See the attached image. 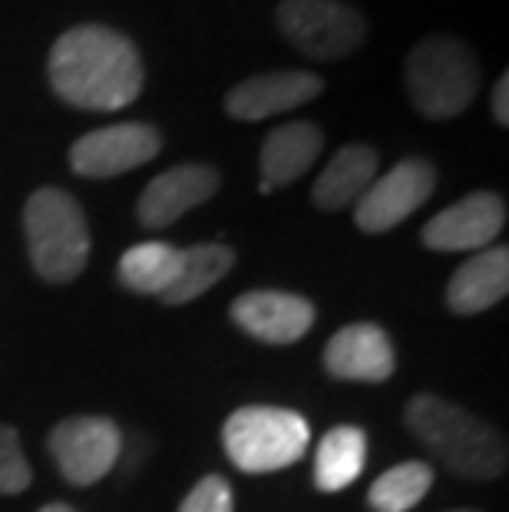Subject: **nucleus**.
<instances>
[{
	"label": "nucleus",
	"instance_id": "1",
	"mask_svg": "<svg viewBox=\"0 0 509 512\" xmlns=\"http://www.w3.org/2000/svg\"><path fill=\"white\" fill-rule=\"evenodd\" d=\"M47 76L63 103L86 113H116L139 100L146 67L126 34L103 24H80L50 47Z\"/></svg>",
	"mask_w": 509,
	"mask_h": 512
},
{
	"label": "nucleus",
	"instance_id": "2",
	"mask_svg": "<svg viewBox=\"0 0 509 512\" xmlns=\"http://www.w3.org/2000/svg\"><path fill=\"white\" fill-rule=\"evenodd\" d=\"M407 430L463 479H496L506 473V440L493 423L437 394H417L407 403Z\"/></svg>",
	"mask_w": 509,
	"mask_h": 512
},
{
	"label": "nucleus",
	"instance_id": "3",
	"mask_svg": "<svg viewBox=\"0 0 509 512\" xmlns=\"http://www.w3.org/2000/svg\"><path fill=\"white\" fill-rule=\"evenodd\" d=\"M407 96L427 119H457L480 90L476 53L453 34H430L407 53Z\"/></svg>",
	"mask_w": 509,
	"mask_h": 512
},
{
	"label": "nucleus",
	"instance_id": "4",
	"mask_svg": "<svg viewBox=\"0 0 509 512\" xmlns=\"http://www.w3.org/2000/svg\"><path fill=\"white\" fill-rule=\"evenodd\" d=\"M30 265L53 285L80 278L90 261V225L80 202L57 185H43L24 205Z\"/></svg>",
	"mask_w": 509,
	"mask_h": 512
},
{
	"label": "nucleus",
	"instance_id": "5",
	"mask_svg": "<svg viewBox=\"0 0 509 512\" xmlns=\"http://www.w3.org/2000/svg\"><path fill=\"white\" fill-rule=\"evenodd\" d=\"M311 427L288 407H242L222 427V446L242 473H278L308 453Z\"/></svg>",
	"mask_w": 509,
	"mask_h": 512
},
{
	"label": "nucleus",
	"instance_id": "6",
	"mask_svg": "<svg viewBox=\"0 0 509 512\" xmlns=\"http://www.w3.org/2000/svg\"><path fill=\"white\" fill-rule=\"evenodd\" d=\"M278 30L311 60H344L367 40V20L344 0H281Z\"/></svg>",
	"mask_w": 509,
	"mask_h": 512
},
{
	"label": "nucleus",
	"instance_id": "7",
	"mask_svg": "<svg viewBox=\"0 0 509 512\" xmlns=\"http://www.w3.org/2000/svg\"><path fill=\"white\" fill-rule=\"evenodd\" d=\"M47 446L63 479L86 489L113 473L123 456V433L106 417H70L53 427Z\"/></svg>",
	"mask_w": 509,
	"mask_h": 512
},
{
	"label": "nucleus",
	"instance_id": "8",
	"mask_svg": "<svg viewBox=\"0 0 509 512\" xmlns=\"http://www.w3.org/2000/svg\"><path fill=\"white\" fill-rule=\"evenodd\" d=\"M437 189V169L427 159H404L374 179L367 192L354 202V225L367 235L391 232L400 222H407L420 205Z\"/></svg>",
	"mask_w": 509,
	"mask_h": 512
},
{
	"label": "nucleus",
	"instance_id": "9",
	"mask_svg": "<svg viewBox=\"0 0 509 512\" xmlns=\"http://www.w3.org/2000/svg\"><path fill=\"white\" fill-rule=\"evenodd\" d=\"M162 136L146 123H116L93 129L70 146V169L83 179H113L153 162Z\"/></svg>",
	"mask_w": 509,
	"mask_h": 512
},
{
	"label": "nucleus",
	"instance_id": "10",
	"mask_svg": "<svg viewBox=\"0 0 509 512\" xmlns=\"http://www.w3.org/2000/svg\"><path fill=\"white\" fill-rule=\"evenodd\" d=\"M506 225V202L496 192H470L460 202L424 225V245L430 252H483L496 242Z\"/></svg>",
	"mask_w": 509,
	"mask_h": 512
},
{
	"label": "nucleus",
	"instance_id": "11",
	"mask_svg": "<svg viewBox=\"0 0 509 512\" xmlns=\"http://www.w3.org/2000/svg\"><path fill=\"white\" fill-rule=\"evenodd\" d=\"M222 176L219 169L205 166V162H186V166L166 169L162 176H156L139 195L136 205V219L143 228H169L172 222H179L182 215L199 209L202 202H209L219 192Z\"/></svg>",
	"mask_w": 509,
	"mask_h": 512
},
{
	"label": "nucleus",
	"instance_id": "12",
	"mask_svg": "<svg viewBox=\"0 0 509 512\" xmlns=\"http://www.w3.org/2000/svg\"><path fill=\"white\" fill-rule=\"evenodd\" d=\"M324 93V80L308 70H278V73H258L248 76L238 86H232L225 96V113L242 123H258V119L291 113L298 106L318 100Z\"/></svg>",
	"mask_w": 509,
	"mask_h": 512
},
{
	"label": "nucleus",
	"instance_id": "13",
	"mask_svg": "<svg viewBox=\"0 0 509 512\" xmlns=\"http://www.w3.org/2000/svg\"><path fill=\"white\" fill-rule=\"evenodd\" d=\"M232 321L255 341L295 344L314 324V304L291 291H245L232 301Z\"/></svg>",
	"mask_w": 509,
	"mask_h": 512
},
{
	"label": "nucleus",
	"instance_id": "14",
	"mask_svg": "<svg viewBox=\"0 0 509 512\" xmlns=\"http://www.w3.org/2000/svg\"><path fill=\"white\" fill-rule=\"evenodd\" d=\"M324 370L334 380H354V384H381L397 370L394 344L384 328L371 321H357L341 328L324 347Z\"/></svg>",
	"mask_w": 509,
	"mask_h": 512
},
{
	"label": "nucleus",
	"instance_id": "15",
	"mask_svg": "<svg viewBox=\"0 0 509 512\" xmlns=\"http://www.w3.org/2000/svg\"><path fill=\"white\" fill-rule=\"evenodd\" d=\"M324 149V133L314 123L305 119H295V123H285L272 129L262 143V192H275L281 185L298 182L305 172L314 166V159L321 156Z\"/></svg>",
	"mask_w": 509,
	"mask_h": 512
},
{
	"label": "nucleus",
	"instance_id": "16",
	"mask_svg": "<svg viewBox=\"0 0 509 512\" xmlns=\"http://www.w3.org/2000/svg\"><path fill=\"white\" fill-rule=\"evenodd\" d=\"M509 291V252L503 245L473 252L453 271L447 285V304L457 314H483L496 308Z\"/></svg>",
	"mask_w": 509,
	"mask_h": 512
},
{
	"label": "nucleus",
	"instance_id": "17",
	"mask_svg": "<svg viewBox=\"0 0 509 512\" xmlns=\"http://www.w3.org/2000/svg\"><path fill=\"white\" fill-rule=\"evenodd\" d=\"M377 166H381V156H377L374 146L351 143L338 149V156L328 162V169L314 182L311 189L314 205L324 212L348 209V205H354L367 192V185L377 179Z\"/></svg>",
	"mask_w": 509,
	"mask_h": 512
},
{
	"label": "nucleus",
	"instance_id": "18",
	"mask_svg": "<svg viewBox=\"0 0 509 512\" xmlns=\"http://www.w3.org/2000/svg\"><path fill=\"white\" fill-rule=\"evenodd\" d=\"M367 463V433L361 427H331L314 453V486L321 493H341L354 486Z\"/></svg>",
	"mask_w": 509,
	"mask_h": 512
},
{
	"label": "nucleus",
	"instance_id": "19",
	"mask_svg": "<svg viewBox=\"0 0 509 512\" xmlns=\"http://www.w3.org/2000/svg\"><path fill=\"white\" fill-rule=\"evenodd\" d=\"M182 268V248L169 242H139L126 248L119 258V281L136 294H156L162 298L172 281L179 278Z\"/></svg>",
	"mask_w": 509,
	"mask_h": 512
},
{
	"label": "nucleus",
	"instance_id": "20",
	"mask_svg": "<svg viewBox=\"0 0 509 512\" xmlns=\"http://www.w3.org/2000/svg\"><path fill=\"white\" fill-rule=\"evenodd\" d=\"M235 265V252L229 245H219V242H205V245H192V248H182V268H179V278L172 281V288L162 294V304H189L196 301L199 294H205L212 285L229 275Z\"/></svg>",
	"mask_w": 509,
	"mask_h": 512
},
{
	"label": "nucleus",
	"instance_id": "21",
	"mask_svg": "<svg viewBox=\"0 0 509 512\" xmlns=\"http://www.w3.org/2000/svg\"><path fill=\"white\" fill-rule=\"evenodd\" d=\"M433 486V466L424 460H407L381 473L367 489V506L374 512H410Z\"/></svg>",
	"mask_w": 509,
	"mask_h": 512
},
{
	"label": "nucleus",
	"instance_id": "22",
	"mask_svg": "<svg viewBox=\"0 0 509 512\" xmlns=\"http://www.w3.org/2000/svg\"><path fill=\"white\" fill-rule=\"evenodd\" d=\"M34 479L24 450H20V437L10 423H0V496L24 493Z\"/></svg>",
	"mask_w": 509,
	"mask_h": 512
},
{
	"label": "nucleus",
	"instance_id": "23",
	"mask_svg": "<svg viewBox=\"0 0 509 512\" xmlns=\"http://www.w3.org/2000/svg\"><path fill=\"white\" fill-rule=\"evenodd\" d=\"M179 512H235V493L225 476H202L189 496L182 499Z\"/></svg>",
	"mask_w": 509,
	"mask_h": 512
},
{
	"label": "nucleus",
	"instance_id": "24",
	"mask_svg": "<svg viewBox=\"0 0 509 512\" xmlns=\"http://www.w3.org/2000/svg\"><path fill=\"white\" fill-rule=\"evenodd\" d=\"M490 106H493V119H496V123L509 126V76L506 73L500 76V83H496Z\"/></svg>",
	"mask_w": 509,
	"mask_h": 512
},
{
	"label": "nucleus",
	"instance_id": "25",
	"mask_svg": "<svg viewBox=\"0 0 509 512\" xmlns=\"http://www.w3.org/2000/svg\"><path fill=\"white\" fill-rule=\"evenodd\" d=\"M37 512H73L67 503H50V506H43V509H37Z\"/></svg>",
	"mask_w": 509,
	"mask_h": 512
},
{
	"label": "nucleus",
	"instance_id": "26",
	"mask_svg": "<svg viewBox=\"0 0 509 512\" xmlns=\"http://www.w3.org/2000/svg\"><path fill=\"white\" fill-rule=\"evenodd\" d=\"M453 512H476V509H453Z\"/></svg>",
	"mask_w": 509,
	"mask_h": 512
}]
</instances>
